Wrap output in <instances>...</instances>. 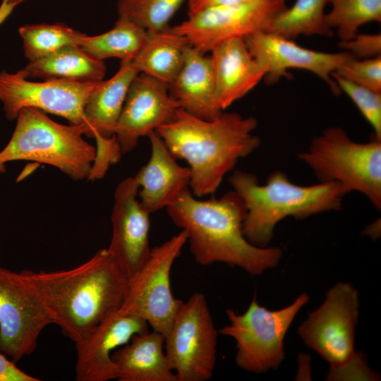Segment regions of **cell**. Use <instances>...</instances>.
<instances>
[{"mask_svg": "<svg viewBox=\"0 0 381 381\" xmlns=\"http://www.w3.org/2000/svg\"><path fill=\"white\" fill-rule=\"evenodd\" d=\"M53 321L75 344L118 311L129 279L107 248L70 270L20 271Z\"/></svg>", "mask_w": 381, "mask_h": 381, "instance_id": "6da1fadb", "label": "cell"}, {"mask_svg": "<svg viewBox=\"0 0 381 381\" xmlns=\"http://www.w3.org/2000/svg\"><path fill=\"white\" fill-rule=\"evenodd\" d=\"M167 211L173 223L187 233L190 250L201 266L223 262L260 275L277 267L282 257L279 247H258L246 239V209L234 190L219 199L200 200L187 188Z\"/></svg>", "mask_w": 381, "mask_h": 381, "instance_id": "7a4b0ae2", "label": "cell"}, {"mask_svg": "<svg viewBox=\"0 0 381 381\" xmlns=\"http://www.w3.org/2000/svg\"><path fill=\"white\" fill-rule=\"evenodd\" d=\"M254 117L223 111L205 120L180 108L172 121L156 131L175 159L186 160L190 171L189 188L194 196L213 194L237 162L260 145L253 134Z\"/></svg>", "mask_w": 381, "mask_h": 381, "instance_id": "3957f363", "label": "cell"}, {"mask_svg": "<svg viewBox=\"0 0 381 381\" xmlns=\"http://www.w3.org/2000/svg\"><path fill=\"white\" fill-rule=\"evenodd\" d=\"M229 182L246 209L243 232L253 245L267 247L276 225L287 217L305 219L339 209L346 195L337 182H320L312 186L292 183L279 171L272 173L265 184L243 171H236Z\"/></svg>", "mask_w": 381, "mask_h": 381, "instance_id": "277c9868", "label": "cell"}, {"mask_svg": "<svg viewBox=\"0 0 381 381\" xmlns=\"http://www.w3.org/2000/svg\"><path fill=\"white\" fill-rule=\"evenodd\" d=\"M84 125L60 124L45 112L32 107L22 109L7 145L0 151V174L6 164L28 160L49 164L71 179H89L96 157V147L83 138Z\"/></svg>", "mask_w": 381, "mask_h": 381, "instance_id": "5b68a950", "label": "cell"}, {"mask_svg": "<svg viewBox=\"0 0 381 381\" xmlns=\"http://www.w3.org/2000/svg\"><path fill=\"white\" fill-rule=\"evenodd\" d=\"M320 182H337L346 193L363 194L381 208V139L368 143L351 140L340 127H330L315 138L298 155Z\"/></svg>", "mask_w": 381, "mask_h": 381, "instance_id": "8992f818", "label": "cell"}, {"mask_svg": "<svg viewBox=\"0 0 381 381\" xmlns=\"http://www.w3.org/2000/svg\"><path fill=\"white\" fill-rule=\"evenodd\" d=\"M308 301V295L303 293L289 306L270 310L260 306L254 296L242 314L226 310L229 324L219 333L234 339L237 366L253 373L277 370L285 356L286 334L298 313Z\"/></svg>", "mask_w": 381, "mask_h": 381, "instance_id": "52a82bcc", "label": "cell"}, {"mask_svg": "<svg viewBox=\"0 0 381 381\" xmlns=\"http://www.w3.org/2000/svg\"><path fill=\"white\" fill-rule=\"evenodd\" d=\"M186 243L187 233L181 230L151 249L148 259L129 279L120 314L141 318L152 330L167 335L183 302L171 291V270Z\"/></svg>", "mask_w": 381, "mask_h": 381, "instance_id": "ba28073f", "label": "cell"}, {"mask_svg": "<svg viewBox=\"0 0 381 381\" xmlns=\"http://www.w3.org/2000/svg\"><path fill=\"white\" fill-rule=\"evenodd\" d=\"M219 334L203 294L194 293L182 302L164 337L165 353L178 381L212 377Z\"/></svg>", "mask_w": 381, "mask_h": 381, "instance_id": "9c48e42d", "label": "cell"}, {"mask_svg": "<svg viewBox=\"0 0 381 381\" xmlns=\"http://www.w3.org/2000/svg\"><path fill=\"white\" fill-rule=\"evenodd\" d=\"M358 293L347 282H337L326 294L322 303L309 313L298 334L306 345L328 362L339 365L354 352L358 318Z\"/></svg>", "mask_w": 381, "mask_h": 381, "instance_id": "30bf717a", "label": "cell"}, {"mask_svg": "<svg viewBox=\"0 0 381 381\" xmlns=\"http://www.w3.org/2000/svg\"><path fill=\"white\" fill-rule=\"evenodd\" d=\"M286 7V0H248L207 8L171 27L202 54L233 38L265 31L270 20Z\"/></svg>", "mask_w": 381, "mask_h": 381, "instance_id": "8fae6325", "label": "cell"}, {"mask_svg": "<svg viewBox=\"0 0 381 381\" xmlns=\"http://www.w3.org/2000/svg\"><path fill=\"white\" fill-rule=\"evenodd\" d=\"M50 324L52 318L21 272L0 266V352L18 362L32 353Z\"/></svg>", "mask_w": 381, "mask_h": 381, "instance_id": "7c38bea8", "label": "cell"}, {"mask_svg": "<svg viewBox=\"0 0 381 381\" xmlns=\"http://www.w3.org/2000/svg\"><path fill=\"white\" fill-rule=\"evenodd\" d=\"M101 82V81H100ZM98 83L65 80L32 82L17 71L0 72V101L7 119H16L20 111L32 107L67 119L71 124L84 123V109Z\"/></svg>", "mask_w": 381, "mask_h": 381, "instance_id": "4fadbf2b", "label": "cell"}, {"mask_svg": "<svg viewBox=\"0 0 381 381\" xmlns=\"http://www.w3.org/2000/svg\"><path fill=\"white\" fill-rule=\"evenodd\" d=\"M247 47L265 73L267 84L277 83L281 78H292L287 71L303 69L323 80L334 95L341 91L332 73L347 61L356 59L350 52L326 53L311 50L277 35L259 31L244 38Z\"/></svg>", "mask_w": 381, "mask_h": 381, "instance_id": "5bb4252c", "label": "cell"}, {"mask_svg": "<svg viewBox=\"0 0 381 381\" xmlns=\"http://www.w3.org/2000/svg\"><path fill=\"white\" fill-rule=\"evenodd\" d=\"M180 108L168 85L138 73L129 86L115 128L121 154L130 152L141 137L172 121Z\"/></svg>", "mask_w": 381, "mask_h": 381, "instance_id": "9a60e30c", "label": "cell"}, {"mask_svg": "<svg viewBox=\"0 0 381 381\" xmlns=\"http://www.w3.org/2000/svg\"><path fill=\"white\" fill-rule=\"evenodd\" d=\"M139 186L133 176L123 179L114 195L112 234L107 248L130 279L148 259L150 213L138 199Z\"/></svg>", "mask_w": 381, "mask_h": 381, "instance_id": "2e32d148", "label": "cell"}, {"mask_svg": "<svg viewBox=\"0 0 381 381\" xmlns=\"http://www.w3.org/2000/svg\"><path fill=\"white\" fill-rule=\"evenodd\" d=\"M149 330L147 323L118 311L103 320L83 341L75 344L77 381H108L116 379L112 353L137 334Z\"/></svg>", "mask_w": 381, "mask_h": 381, "instance_id": "e0dca14e", "label": "cell"}, {"mask_svg": "<svg viewBox=\"0 0 381 381\" xmlns=\"http://www.w3.org/2000/svg\"><path fill=\"white\" fill-rule=\"evenodd\" d=\"M150 157L133 176L139 186L140 202L150 214L172 205L189 188L190 171L179 164L157 133L147 135Z\"/></svg>", "mask_w": 381, "mask_h": 381, "instance_id": "ac0fdd59", "label": "cell"}, {"mask_svg": "<svg viewBox=\"0 0 381 381\" xmlns=\"http://www.w3.org/2000/svg\"><path fill=\"white\" fill-rule=\"evenodd\" d=\"M210 52L217 101L224 111L251 91L264 78L265 73L243 38L226 40Z\"/></svg>", "mask_w": 381, "mask_h": 381, "instance_id": "d6986e66", "label": "cell"}, {"mask_svg": "<svg viewBox=\"0 0 381 381\" xmlns=\"http://www.w3.org/2000/svg\"><path fill=\"white\" fill-rule=\"evenodd\" d=\"M170 95L186 112L213 120L224 111L216 97L215 82L210 57L189 45L183 66L169 85Z\"/></svg>", "mask_w": 381, "mask_h": 381, "instance_id": "ffe728a7", "label": "cell"}, {"mask_svg": "<svg viewBox=\"0 0 381 381\" xmlns=\"http://www.w3.org/2000/svg\"><path fill=\"white\" fill-rule=\"evenodd\" d=\"M111 359L119 381H178L165 353L164 337L152 329L134 335Z\"/></svg>", "mask_w": 381, "mask_h": 381, "instance_id": "44dd1931", "label": "cell"}, {"mask_svg": "<svg viewBox=\"0 0 381 381\" xmlns=\"http://www.w3.org/2000/svg\"><path fill=\"white\" fill-rule=\"evenodd\" d=\"M138 73L131 61H121L113 77L97 83L84 109L85 135L95 141L114 136L129 86Z\"/></svg>", "mask_w": 381, "mask_h": 381, "instance_id": "7402d4cb", "label": "cell"}, {"mask_svg": "<svg viewBox=\"0 0 381 381\" xmlns=\"http://www.w3.org/2000/svg\"><path fill=\"white\" fill-rule=\"evenodd\" d=\"M25 78L99 83L106 73L104 61L96 59L78 45L29 63L18 71Z\"/></svg>", "mask_w": 381, "mask_h": 381, "instance_id": "603a6c76", "label": "cell"}, {"mask_svg": "<svg viewBox=\"0 0 381 381\" xmlns=\"http://www.w3.org/2000/svg\"><path fill=\"white\" fill-rule=\"evenodd\" d=\"M189 45L185 37L170 27L163 31L147 32L145 43L131 62L139 73L169 85L183 66Z\"/></svg>", "mask_w": 381, "mask_h": 381, "instance_id": "cb8c5ba5", "label": "cell"}, {"mask_svg": "<svg viewBox=\"0 0 381 381\" xmlns=\"http://www.w3.org/2000/svg\"><path fill=\"white\" fill-rule=\"evenodd\" d=\"M147 37V32L132 22L119 18L110 30L95 36L79 33L77 45L97 59L118 58L131 61Z\"/></svg>", "mask_w": 381, "mask_h": 381, "instance_id": "d4e9b609", "label": "cell"}, {"mask_svg": "<svg viewBox=\"0 0 381 381\" xmlns=\"http://www.w3.org/2000/svg\"><path fill=\"white\" fill-rule=\"evenodd\" d=\"M329 0H296L270 21L265 31L294 40L300 35L331 37L332 30L325 20V7Z\"/></svg>", "mask_w": 381, "mask_h": 381, "instance_id": "484cf974", "label": "cell"}, {"mask_svg": "<svg viewBox=\"0 0 381 381\" xmlns=\"http://www.w3.org/2000/svg\"><path fill=\"white\" fill-rule=\"evenodd\" d=\"M331 11L325 16L327 26L337 30L340 42L355 37L369 22L381 21V0H329Z\"/></svg>", "mask_w": 381, "mask_h": 381, "instance_id": "4316f807", "label": "cell"}, {"mask_svg": "<svg viewBox=\"0 0 381 381\" xmlns=\"http://www.w3.org/2000/svg\"><path fill=\"white\" fill-rule=\"evenodd\" d=\"M18 32L29 61L42 59L64 47L77 45L80 33L61 24L28 25L20 27Z\"/></svg>", "mask_w": 381, "mask_h": 381, "instance_id": "83f0119b", "label": "cell"}, {"mask_svg": "<svg viewBox=\"0 0 381 381\" xmlns=\"http://www.w3.org/2000/svg\"><path fill=\"white\" fill-rule=\"evenodd\" d=\"M185 1L188 0H119V18L129 20L147 32L169 28V23Z\"/></svg>", "mask_w": 381, "mask_h": 381, "instance_id": "f1b7e54d", "label": "cell"}, {"mask_svg": "<svg viewBox=\"0 0 381 381\" xmlns=\"http://www.w3.org/2000/svg\"><path fill=\"white\" fill-rule=\"evenodd\" d=\"M332 77L340 91L349 97L370 123L374 131L373 136L381 139V92L359 86L334 74Z\"/></svg>", "mask_w": 381, "mask_h": 381, "instance_id": "f546056e", "label": "cell"}, {"mask_svg": "<svg viewBox=\"0 0 381 381\" xmlns=\"http://www.w3.org/2000/svg\"><path fill=\"white\" fill-rule=\"evenodd\" d=\"M332 74L381 92V56L361 60L351 59L340 66Z\"/></svg>", "mask_w": 381, "mask_h": 381, "instance_id": "4dcf8cb0", "label": "cell"}, {"mask_svg": "<svg viewBox=\"0 0 381 381\" xmlns=\"http://www.w3.org/2000/svg\"><path fill=\"white\" fill-rule=\"evenodd\" d=\"M327 380H377L378 374L369 367L366 356L355 351L344 363L330 367Z\"/></svg>", "mask_w": 381, "mask_h": 381, "instance_id": "1f68e13d", "label": "cell"}, {"mask_svg": "<svg viewBox=\"0 0 381 381\" xmlns=\"http://www.w3.org/2000/svg\"><path fill=\"white\" fill-rule=\"evenodd\" d=\"M339 47L356 59H365L381 56V35L358 34L352 39L339 42Z\"/></svg>", "mask_w": 381, "mask_h": 381, "instance_id": "d6a6232c", "label": "cell"}, {"mask_svg": "<svg viewBox=\"0 0 381 381\" xmlns=\"http://www.w3.org/2000/svg\"><path fill=\"white\" fill-rule=\"evenodd\" d=\"M40 379L30 375L19 369L16 363L8 360L0 352V381H39Z\"/></svg>", "mask_w": 381, "mask_h": 381, "instance_id": "836d02e7", "label": "cell"}, {"mask_svg": "<svg viewBox=\"0 0 381 381\" xmlns=\"http://www.w3.org/2000/svg\"><path fill=\"white\" fill-rule=\"evenodd\" d=\"M246 1L248 0H188V13L190 16L209 7Z\"/></svg>", "mask_w": 381, "mask_h": 381, "instance_id": "e575fe53", "label": "cell"}, {"mask_svg": "<svg viewBox=\"0 0 381 381\" xmlns=\"http://www.w3.org/2000/svg\"><path fill=\"white\" fill-rule=\"evenodd\" d=\"M16 6H18L16 4L10 2L8 0H2L0 5V25L11 15Z\"/></svg>", "mask_w": 381, "mask_h": 381, "instance_id": "d590c367", "label": "cell"}, {"mask_svg": "<svg viewBox=\"0 0 381 381\" xmlns=\"http://www.w3.org/2000/svg\"><path fill=\"white\" fill-rule=\"evenodd\" d=\"M10 2H12V3H14V4H16L17 5H18L19 4L25 1H27V0H8Z\"/></svg>", "mask_w": 381, "mask_h": 381, "instance_id": "8d00e7d4", "label": "cell"}]
</instances>
